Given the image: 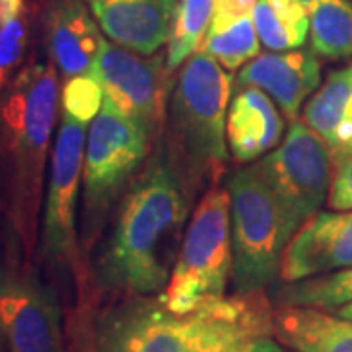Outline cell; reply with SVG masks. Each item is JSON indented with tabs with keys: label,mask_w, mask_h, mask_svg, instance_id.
<instances>
[{
	"label": "cell",
	"mask_w": 352,
	"mask_h": 352,
	"mask_svg": "<svg viewBox=\"0 0 352 352\" xmlns=\"http://www.w3.org/2000/svg\"><path fill=\"white\" fill-rule=\"evenodd\" d=\"M192 200L164 145L155 143L116 206L112 231L96 264L102 288L127 296L161 294L182 247Z\"/></svg>",
	"instance_id": "cell-1"
},
{
	"label": "cell",
	"mask_w": 352,
	"mask_h": 352,
	"mask_svg": "<svg viewBox=\"0 0 352 352\" xmlns=\"http://www.w3.org/2000/svg\"><path fill=\"white\" fill-rule=\"evenodd\" d=\"M272 311L264 292L221 296L188 314L159 294L127 296L102 309L92 333L96 352H235L272 335Z\"/></svg>",
	"instance_id": "cell-2"
},
{
	"label": "cell",
	"mask_w": 352,
	"mask_h": 352,
	"mask_svg": "<svg viewBox=\"0 0 352 352\" xmlns=\"http://www.w3.org/2000/svg\"><path fill=\"white\" fill-rule=\"evenodd\" d=\"M59 92L55 65L30 59L0 94V212L28 261L41 227L43 182Z\"/></svg>",
	"instance_id": "cell-3"
},
{
	"label": "cell",
	"mask_w": 352,
	"mask_h": 352,
	"mask_svg": "<svg viewBox=\"0 0 352 352\" xmlns=\"http://www.w3.org/2000/svg\"><path fill=\"white\" fill-rule=\"evenodd\" d=\"M231 88V75L201 51L176 76L161 143L192 198L217 186L229 161L226 138Z\"/></svg>",
	"instance_id": "cell-4"
},
{
	"label": "cell",
	"mask_w": 352,
	"mask_h": 352,
	"mask_svg": "<svg viewBox=\"0 0 352 352\" xmlns=\"http://www.w3.org/2000/svg\"><path fill=\"white\" fill-rule=\"evenodd\" d=\"M231 198L233 288L235 294L264 292L280 276L292 233L286 215L258 166H243L226 182Z\"/></svg>",
	"instance_id": "cell-5"
},
{
	"label": "cell",
	"mask_w": 352,
	"mask_h": 352,
	"mask_svg": "<svg viewBox=\"0 0 352 352\" xmlns=\"http://www.w3.org/2000/svg\"><path fill=\"white\" fill-rule=\"evenodd\" d=\"M231 274V198L227 188L212 186L192 212L168 284L159 296L173 311L188 314L226 296Z\"/></svg>",
	"instance_id": "cell-6"
},
{
	"label": "cell",
	"mask_w": 352,
	"mask_h": 352,
	"mask_svg": "<svg viewBox=\"0 0 352 352\" xmlns=\"http://www.w3.org/2000/svg\"><path fill=\"white\" fill-rule=\"evenodd\" d=\"M151 135L104 104L87 131L82 164V237L92 245L153 149Z\"/></svg>",
	"instance_id": "cell-7"
},
{
	"label": "cell",
	"mask_w": 352,
	"mask_h": 352,
	"mask_svg": "<svg viewBox=\"0 0 352 352\" xmlns=\"http://www.w3.org/2000/svg\"><path fill=\"white\" fill-rule=\"evenodd\" d=\"M294 233L319 212L333 184V153L303 122H292L284 143L256 163Z\"/></svg>",
	"instance_id": "cell-8"
},
{
	"label": "cell",
	"mask_w": 352,
	"mask_h": 352,
	"mask_svg": "<svg viewBox=\"0 0 352 352\" xmlns=\"http://www.w3.org/2000/svg\"><path fill=\"white\" fill-rule=\"evenodd\" d=\"M94 73L100 78L104 104L133 120L151 135L153 143H159L175 88L166 53L141 55L102 39Z\"/></svg>",
	"instance_id": "cell-9"
},
{
	"label": "cell",
	"mask_w": 352,
	"mask_h": 352,
	"mask_svg": "<svg viewBox=\"0 0 352 352\" xmlns=\"http://www.w3.org/2000/svg\"><path fill=\"white\" fill-rule=\"evenodd\" d=\"M88 126L61 116L51 147L50 178L41 212V256L65 272H78L80 251L76 235V208L82 184Z\"/></svg>",
	"instance_id": "cell-10"
},
{
	"label": "cell",
	"mask_w": 352,
	"mask_h": 352,
	"mask_svg": "<svg viewBox=\"0 0 352 352\" xmlns=\"http://www.w3.org/2000/svg\"><path fill=\"white\" fill-rule=\"evenodd\" d=\"M0 327L8 352H65L57 294L28 258L0 270Z\"/></svg>",
	"instance_id": "cell-11"
},
{
	"label": "cell",
	"mask_w": 352,
	"mask_h": 352,
	"mask_svg": "<svg viewBox=\"0 0 352 352\" xmlns=\"http://www.w3.org/2000/svg\"><path fill=\"white\" fill-rule=\"evenodd\" d=\"M346 268H352V210L317 212L289 239L280 278L289 284Z\"/></svg>",
	"instance_id": "cell-12"
},
{
	"label": "cell",
	"mask_w": 352,
	"mask_h": 352,
	"mask_svg": "<svg viewBox=\"0 0 352 352\" xmlns=\"http://www.w3.org/2000/svg\"><path fill=\"white\" fill-rule=\"evenodd\" d=\"M314 50L258 53L241 67L237 90L258 88L276 102L280 112L296 122L303 104L321 87V63Z\"/></svg>",
	"instance_id": "cell-13"
},
{
	"label": "cell",
	"mask_w": 352,
	"mask_h": 352,
	"mask_svg": "<svg viewBox=\"0 0 352 352\" xmlns=\"http://www.w3.org/2000/svg\"><path fill=\"white\" fill-rule=\"evenodd\" d=\"M106 39L141 55L168 41L178 0H85Z\"/></svg>",
	"instance_id": "cell-14"
},
{
	"label": "cell",
	"mask_w": 352,
	"mask_h": 352,
	"mask_svg": "<svg viewBox=\"0 0 352 352\" xmlns=\"http://www.w3.org/2000/svg\"><path fill=\"white\" fill-rule=\"evenodd\" d=\"M50 61L63 80L96 71L102 38L82 0H53L45 14Z\"/></svg>",
	"instance_id": "cell-15"
},
{
	"label": "cell",
	"mask_w": 352,
	"mask_h": 352,
	"mask_svg": "<svg viewBox=\"0 0 352 352\" xmlns=\"http://www.w3.org/2000/svg\"><path fill=\"white\" fill-rule=\"evenodd\" d=\"M284 135L282 112L258 88H241L227 112V145L237 163H252L274 151Z\"/></svg>",
	"instance_id": "cell-16"
},
{
	"label": "cell",
	"mask_w": 352,
	"mask_h": 352,
	"mask_svg": "<svg viewBox=\"0 0 352 352\" xmlns=\"http://www.w3.org/2000/svg\"><path fill=\"white\" fill-rule=\"evenodd\" d=\"M272 335L296 352H352V321L327 309L278 305Z\"/></svg>",
	"instance_id": "cell-17"
},
{
	"label": "cell",
	"mask_w": 352,
	"mask_h": 352,
	"mask_svg": "<svg viewBox=\"0 0 352 352\" xmlns=\"http://www.w3.org/2000/svg\"><path fill=\"white\" fill-rule=\"evenodd\" d=\"M302 118L331 151L352 147V65L329 73L305 102Z\"/></svg>",
	"instance_id": "cell-18"
},
{
	"label": "cell",
	"mask_w": 352,
	"mask_h": 352,
	"mask_svg": "<svg viewBox=\"0 0 352 352\" xmlns=\"http://www.w3.org/2000/svg\"><path fill=\"white\" fill-rule=\"evenodd\" d=\"M258 39L266 50H302L309 38V16L302 0H256L252 12Z\"/></svg>",
	"instance_id": "cell-19"
},
{
	"label": "cell",
	"mask_w": 352,
	"mask_h": 352,
	"mask_svg": "<svg viewBox=\"0 0 352 352\" xmlns=\"http://www.w3.org/2000/svg\"><path fill=\"white\" fill-rule=\"evenodd\" d=\"M309 16L311 50L331 61L352 55L351 0H302Z\"/></svg>",
	"instance_id": "cell-20"
},
{
	"label": "cell",
	"mask_w": 352,
	"mask_h": 352,
	"mask_svg": "<svg viewBox=\"0 0 352 352\" xmlns=\"http://www.w3.org/2000/svg\"><path fill=\"white\" fill-rule=\"evenodd\" d=\"M200 51L214 57L227 71L245 67L261 53L252 16H214Z\"/></svg>",
	"instance_id": "cell-21"
},
{
	"label": "cell",
	"mask_w": 352,
	"mask_h": 352,
	"mask_svg": "<svg viewBox=\"0 0 352 352\" xmlns=\"http://www.w3.org/2000/svg\"><path fill=\"white\" fill-rule=\"evenodd\" d=\"M212 18L214 0H178L166 41V65L173 73L200 51Z\"/></svg>",
	"instance_id": "cell-22"
},
{
	"label": "cell",
	"mask_w": 352,
	"mask_h": 352,
	"mask_svg": "<svg viewBox=\"0 0 352 352\" xmlns=\"http://www.w3.org/2000/svg\"><path fill=\"white\" fill-rule=\"evenodd\" d=\"M274 302L276 305L337 309L352 302V268L300 282H286L274 289Z\"/></svg>",
	"instance_id": "cell-23"
},
{
	"label": "cell",
	"mask_w": 352,
	"mask_h": 352,
	"mask_svg": "<svg viewBox=\"0 0 352 352\" xmlns=\"http://www.w3.org/2000/svg\"><path fill=\"white\" fill-rule=\"evenodd\" d=\"M28 36L24 0H0V94L24 67Z\"/></svg>",
	"instance_id": "cell-24"
},
{
	"label": "cell",
	"mask_w": 352,
	"mask_h": 352,
	"mask_svg": "<svg viewBox=\"0 0 352 352\" xmlns=\"http://www.w3.org/2000/svg\"><path fill=\"white\" fill-rule=\"evenodd\" d=\"M59 106L67 118L90 126L104 106V90L96 73L73 76L63 80L59 92Z\"/></svg>",
	"instance_id": "cell-25"
},
{
	"label": "cell",
	"mask_w": 352,
	"mask_h": 352,
	"mask_svg": "<svg viewBox=\"0 0 352 352\" xmlns=\"http://www.w3.org/2000/svg\"><path fill=\"white\" fill-rule=\"evenodd\" d=\"M333 153V184L329 206L333 210H352V147Z\"/></svg>",
	"instance_id": "cell-26"
},
{
	"label": "cell",
	"mask_w": 352,
	"mask_h": 352,
	"mask_svg": "<svg viewBox=\"0 0 352 352\" xmlns=\"http://www.w3.org/2000/svg\"><path fill=\"white\" fill-rule=\"evenodd\" d=\"M256 0H214V16H252Z\"/></svg>",
	"instance_id": "cell-27"
},
{
	"label": "cell",
	"mask_w": 352,
	"mask_h": 352,
	"mask_svg": "<svg viewBox=\"0 0 352 352\" xmlns=\"http://www.w3.org/2000/svg\"><path fill=\"white\" fill-rule=\"evenodd\" d=\"M235 352H284L280 346V340L274 335H261L254 339L247 340L243 346Z\"/></svg>",
	"instance_id": "cell-28"
},
{
	"label": "cell",
	"mask_w": 352,
	"mask_h": 352,
	"mask_svg": "<svg viewBox=\"0 0 352 352\" xmlns=\"http://www.w3.org/2000/svg\"><path fill=\"white\" fill-rule=\"evenodd\" d=\"M335 314L340 315V317H344V319H351L352 321V302L344 303V305L337 307V309H335Z\"/></svg>",
	"instance_id": "cell-29"
},
{
	"label": "cell",
	"mask_w": 352,
	"mask_h": 352,
	"mask_svg": "<svg viewBox=\"0 0 352 352\" xmlns=\"http://www.w3.org/2000/svg\"><path fill=\"white\" fill-rule=\"evenodd\" d=\"M0 352H8V344H6V337L2 333V327H0Z\"/></svg>",
	"instance_id": "cell-30"
},
{
	"label": "cell",
	"mask_w": 352,
	"mask_h": 352,
	"mask_svg": "<svg viewBox=\"0 0 352 352\" xmlns=\"http://www.w3.org/2000/svg\"><path fill=\"white\" fill-rule=\"evenodd\" d=\"M0 270H2V263H0Z\"/></svg>",
	"instance_id": "cell-31"
}]
</instances>
